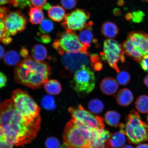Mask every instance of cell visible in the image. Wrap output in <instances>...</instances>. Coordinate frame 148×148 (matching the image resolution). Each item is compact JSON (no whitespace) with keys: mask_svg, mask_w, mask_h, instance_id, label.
I'll return each mask as SVG.
<instances>
[{"mask_svg":"<svg viewBox=\"0 0 148 148\" xmlns=\"http://www.w3.org/2000/svg\"><path fill=\"white\" fill-rule=\"evenodd\" d=\"M140 65L144 71L148 72V55L145 56L140 62Z\"/></svg>","mask_w":148,"mask_h":148,"instance_id":"8d00e7d4","label":"cell"},{"mask_svg":"<svg viewBox=\"0 0 148 148\" xmlns=\"http://www.w3.org/2000/svg\"><path fill=\"white\" fill-rule=\"evenodd\" d=\"M12 98L16 110L24 118L32 123H41L40 107L27 92L15 90Z\"/></svg>","mask_w":148,"mask_h":148,"instance_id":"5b68a950","label":"cell"},{"mask_svg":"<svg viewBox=\"0 0 148 148\" xmlns=\"http://www.w3.org/2000/svg\"><path fill=\"white\" fill-rule=\"evenodd\" d=\"M121 1H118V4L119 5H123V1L121 2Z\"/></svg>","mask_w":148,"mask_h":148,"instance_id":"db71d44e","label":"cell"},{"mask_svg":"<svg viewBox=\"0 0 148 148\" xmlns=\"http://www.w3.org/2000/svg\"><path fill=\"white\" fill-rule=\"evenodd\" d=\"M95 75L90 68L83 66L75 72L70 83V86L76 92L79 97H86L95 87Z\"/></svg>","mask_w":148,"mask_h":148,"instance_id":"ba28073f","label":"cell"},{"mask_svg":"<svg viewBox=\"0 0 148 148\" xmlns=\"http://www.w3.org/2000/svg\"><path fill=\"white\" fill-rule=\"evenodd\" d=\"M51 5L49 3H47L46 4L44 5L43 9L45 10H49V9L51 7Z\"/></svg>","mask_w":148,"mask_h":148,"instance_id":"c3c4849f","label":"cell"},{"mask_svg":"<svg viewBox=\"0 0 148 148\" xmlns=\"http://www.w3.org/2000/svg\"><path fill=\"white\" fill-rule=\"evenodd\" d=\"M7 83V77L3 73L0 72V89L6 86Z\"/></svg>","mask_w":148,"mask_h":148,"instance_id":"74e56055","label":"cell"},{"mask_svg":"<svg viewBox=\"0 0 148 148\" xmlns=\"http://www.w3.org/2000/svg\"><path fill=\"white\" fill-rule=\"evenodd\" d=\"M61 3L64 8L71 9L76 5L77 0H61Z\"/></svg>","mask_w":148,"mask_h":148,"instance_id":"e575fe53","label":"cell"},{"mask_svg":"<svg viewBox=\"0 0 148 148\" xmlns=\"http://www.w3.org/2000/svg\"><path fill=\"white\" fill-rule=\"evenodd\" d=\"M92 22H89V25L87 27L80 31L78 37L82 43L88 47H90L92 42H96L97 40L94 38L93 34L92 32Z\"/></svg>","mask_w":148,"mask_h":148,"instance_id":"9a60e30c","label":"cell"},{"mask_svg":"<svg viewBox=\"0 0 148 148\" xmlns=\"http://www.w3.org/2000/svg\"><path fill=\"white\" fill-rule=\"evenodd\" d=\"M101 32L105 37L108 38H114L119 33V30L115 24L111 22H106L102 26Z\"/></svg>","mask_w":148,"mask_h":148,"instance_id":"d6986e66","label":"cell"},{"mask_svg":"<svg viewBox=\"0 0 148 148\" xmlns=\"http://www.w3.org/2000/svg\"><path fill=\"white\" fill-rule=\"evenodd\" d=\"M3 60L4 63L7 66H16L19 63L20 57L17 52L14 50H9L5 53Z\"/></svg>","mask_w":148,"mask_h":148,"instance_id":"603a6c76","label":"cell"},{"mask_svg":"<svg viewBox=\"0 0 148 148\" xmlns=\"http://www.w3.org/2000/svg\"><path fill=\"white\" fill-rule=\"evenodd\" d=\"M45 145L46 148H60V143L58 138L51 137L46 140Z\"/></svg>","mask_w":148,"mask_h":148,"instance_id":"4dcf8cb0","label":"cell"},{"mask_svg":"<svg viewBox=\"0 0 148 148\" xmlns=\"http://www.w3.org/2000/svg\"><path fill=\"white\" fill-rule=\"evenodd\" d=\"M48 14L49 18L53 21L60 22L65 16V11L60 5H54L48 10Z\"/></svg>","mask_w":148,"mask_h":148,"instance_id":"e0dca14e","label":"cell"},{"mask_svg":"<svg viewBox=\"0 0 148 148\" xmlns=\"http://www.w3.org/2000/svg\"><path fill=\"white\" fill-rule=\"evenodd\" d=\"M88 107L90 112L92 114H98L103 112L104 107L102 102L99 99H94L89 102Z\"/></svg>","mask_w":148,"mask_h":148,"instance_id":"484cf974","label":"cell"},{"mask_svg":"<svg viewBox=\"0 0 148 148\" xmlns=\"http://www.w3.org/2000/svg\"><path fill=\"white\" fill-rule=\"evenodd\" d=\"M14 146L9 140L4 129L0 125V148H13Z\"/></svg>","mask_w":148,"mask_h":148,"instance_id":"83f0119b","label":"cell"},{"mask_svg":"<svg viewBox=\"0 0 148 148\" xmlns=\"http://www.w3.org/2000/svg\"><path fill=\"white\" fill-rule=\"evenodd\" d=\"M12 0H0V5H3L7 3H12Z\"/></svg>","mask_w":148,"mask_h":148,"instance_id":"bcb514c9","label":"cell"},{"mask_svg":"<svg viewBox=\"0 0 148 148\" xmlns=\"http://www.w3.org/2000/svg\"><path fill=\"white\" fill-rule=\"evenodd\" d=\"M116 100L118 104L126 107L130 105L134 100V95L130 90L126 88L120 90L116 95Z\"/></svg>","mask_w":148,"mask_h":148,"instance_id":"2e32d148","label":"cell"},{"mask_svg":"<svg viewBox=\"0 0 148 148\" xmlns=\"http://www.w3.org/2000/svg\"><path fill=\"white\" fill-rule=\"evenodd\" d=\"M6 30L5 29L4 21L3 18L0 17V42L3 38V34Z\"/></svg>","mask_w":148,"mask_h":148,"instance_id":"ab89813d","label":"cell"},{"mask_svg":"<svg viewBox=\"0 0 148 148\" xmlns=\"http://www.w3.org/2000/svg\"><path fill=\"white\" fill-rule=\"evenodd\" d=\"M44 88L46 92L51 95H58L62 90L60 83L56 79L46 81L44 83Z\"/></svg>","mask_w":148,"mask_h":148,"instance_id":"ffe728a7","label":"cell"},{"mask_svg":"<svg viewBox=\"0 0 148 148\" xmlns=\"http://www.w3.org/2000/svg\"><path fill=\"white\" fill-rule=\"evenodd\" d=\"M31 1L34 6L40 9H43L44 5L47 3V0H31Z\"/></svg>","mask_w":148,"mask_h":148,"instance_id":"d590c367","label":"cell"},{"mask_svg":"<svg viewBox=\"0 0 148 148\" xmlns=\"http://www.w3.org/2000/svg\"><path fill=\"white\" fill-rule=\"evenodd\" d=\"M136 148H148V144H141L137 146Z\"/></svg>","mask_w":148,"mask_h":148,"instance_id":"7dc6e473","label":"cell"},{"mask_svg":"<svg viewBox=\"0 0 148 148\" xmlns=\"http://www.w3.org/2000/svg\"><path fill=\"white\" fill-rule=\"evenodd\" d=\"M119 127L129 143L137 144L148 140V125L142 121L136 111H131L125 124L120 123Z\"/></svg>","mask_w":148,"mask_h":148,"instance_id":"277c9868","label":"cell"},{"mask_svg":"<svg viewBox=\"0 0 148 148\" xmlns=\"http://www.w3.org/2000/svg\"><path fill=\"white\" fill-rule=\"evenodd\" d=\"M121 115L116 111H109L105 114L104 119L107 125L111 127H118L120 124Z\"/></svg>","mask_w":148,"mask_h":148,"instance_id":"44dd1931","label":"cell"},{"mask_svg":"<svg viewBox=\"0 0 148 148\" xmlns=\"http://www.w3.org/2000/svg\"><path fill=\"white\" fill-rule=\"evenodd\" d=\"M116 81L119 84L125 86L128 83L130 79V76L127 72L122 71L118 73L116 77Z\"/></svg>","mask_w":148,"mask_h":148,"instance_id":"f546056e","label":"cell"},{"mask_svg":"<svg viewBox=\"0 0 148 148\" xmlns=\"http://www.w3.org/2000/svg\"><path fill=\"white\" fill-rule=\"evenodd\" d=\"M29 51L26 47H22L20 51V55L23 58L25 59L27 58L29 55Z\"/></svg>","mask_w":148,"mask_h":148,"instance_id":"60d3db41","label":"cell"},{"mask_svg":"<svg viewBox=\"0 0 148 148\" xmlns=\"http://www.w3.org/2000/svg\"><path fill=\"white\" fill-rule=\"evenodd\" d=\"M40 123H32L24 118L12 99L0 103V125L14 145L20 147L32 142L40 130Z\"/></svg>","mask_w":148,"mask_h":148,"instance_id":"6da1fadb","label":"cell"},{"mask_svg":"<svg viewBox=\"0 0 148 148\" xmlns=\"http://www.w3.org/2000/svg\"><path fill=\"white\" fill-rule=\"evenodd\" d=\"M112 134L105 128H92L72 118L66 123L63 135L68 148H113Z\"/></svg>","mask_w":148,"mask_h":148,"instance_id":"7a4b0ae2","label":"cell"},{"mask_svg":"<svg viewBox=\"0 0 148 148\" xmlns=\"http://www.w3.org/2000/svg\"><path fill=\"white\" fill-rule=\"evenodd\" d=\"M9 12V9L8 7L5 6L0 7V17L3 20Z\"/></svg>","mask_w":148,"mask_h":148,"instance_id":"f35d334b","label":"cell"},{"mask_svg":"<svg viewBox=\"0 0 148 148\" xmlns=\"http://www.w3.org/2000/svg\"><path fill=\"white\" fill-rule=\"evenodd\" d=\"M119 84L112 77H106L101 83L100 88L101 91L106 95H113L117 92Z\"/></svg>","mask_w":148,"mask_h":148,"instance_id":"5bb4252c","label":"cell"},{"mask_svg":"<svg viewBox=\"0 0 148 148\" xmlns=\"http://www.w3.org/2000/svg\"><path fill=\"white\" fill-rule=\"evenodd\" d=\"M36 39L37 41L45 44L49 43L51 40V37L49 35L43 34L41 32L37 33Z\"/></svg>","mask_w":148,"mask_h":148,"instance_id":"d6a6232c","label":"cell"},{"mask_svg":"<svg viewBox=\"0 0 148 148\" xmlns=\"http://www.w3.org/2000/svg\"><path fill=\"white\" fill-rule=\"evenodd\" d=\"M99 55L94 54L90 56V60L92 63V66L95 64L96 63L99 62Z\"/></svg>","mask_w":148,"mask_h":148,"instance_id":"b9f144b4","label":"cell"},{"mask_svg":"<svg viewBox=\"0 0 148 148\" xmlns=\"http://www.w3.org/2000/svg\"><path fill=\"white\" fill-rule=\"evenodd\" d=\"M0 103H1V98H0Z\"/></svg>","mask_w":148,"mask_h":148,"instance_id":"11a10c76","label":"cell"},{"mask_svg":"<svg viewBox=\"0 0 148 148\" xmlns=\"http://www.w3.org/2000/svg\"><path fill=\"white\" fill-rule=\"evenodd\" d=\"M126 136L121 131L112 134L110 139L111 145L113 148H122L124 146L127 140Z\"/></svg>","mask_w":148,"mask_h":148,"instance_id":"ac0fdd59","label":"cell"},{"mask_svg":"<svg viewBox=\"0 0 148 148\" xmlns=\"http://www.w3.org/2000/svg\"><path fill=\"white\" fill-rule=\"evenodd\" d=\"M54 25L50 20L45 18L40 23L39 29L40 32L42 34H47L52 31Z\"/></svg>","mask_w":148,"mask_h":148,"instance_id":"f1b7e54d","label":"cell"},{"mask_svg":"<svg viewBox=\"0 0 148 148\" xmlns=\"http://www.w3.org/2000/svg\"><path fill=\"white\" fill-rule=\"evenodd\" d=\"M122 47L126 54L140 62L148 55V36L140 32L130 33Z\"/></svg>","mask_w":148,"mask_h":148,"instance_id":"8992f818","label":"cell"},{"mask_svg":"<svg viewBox=\"0 0 148 148\" xmlns=\"http://www.w3.org/2000/svg\"><path fill=\"white\" fill-rule=\"evenodd\" d=\"M101 60L106 61L109 65L118 73L120 70L118 65L119 62H124L125 56L123 47L116 40L112 39L105 40L103 51L101 53Z\"/></svg>","mask_w":148,"mask_h":148,"instance_id":"9c48e42d","label":"cell"},{"mask_svg":"<svg viewBox=\"0 0 148 148\" xmlns=\"http://www.w3.org/2000/svg\"><path fill=\"white\" fill-rule=\"evenodd\" d=\"M57 36L59 38L55 40L53 46L60 55L78 53L89 54L87 51L88 47L80 42L75 32L66 31L58 33Z\"/></svg>","mask_w":148,"mask_h":148,"instance_id":"52a82bcc","label":"cell"},{"mask_svg":"<svg viewBox=\"0 0 148 148\" xmlns=\"http://www.w3.org/2000/svg\"><path fill=\"white\" fill-rule=\"evenodd\" d=\"M114 14H115L116 15H118V14H120V11L118 9H115L114 10Z\"/></svg>","mask_w":148,"mask_h":148,"instance_id":"816d5d0a","label":"cell"},{"mask_svg":"<svg viewBox=\"0 0 148 148\" xmlns=\"http://www.w3.org/2000/svg\"><path fill=\"white\" fill-rule=\"evenodd\" d=\"M92 66H93L94 69L96 71H99L101 70L103 67V64L101 62H98L96 63Z\"/></svg>","mask_w":148,"mask_h":148,"instance_id":"ee69618b","label":"cell"},{"mask_svg":"<svg viewBox=\"0 0 148 148\" xmlns=\"http://www.w3.org/2000/svg\"><path fill=\"white\" fill-rule=\"evenodd\" d=\"M3 21L5 29L11 36H15L18 33L25 30L26 28V18L23 13L19 10L9 12Z\"/></svg>","mask_w":148,"mask_h":148,"instance_id":"7c38bea8","label":"cell"},{"mask_svg":"<svg viewBox=\"0 0 148 148\" xmlns=\"http://www.w3.org/2000/svg\"><path fill=\"white\" fill-rule=\"evenodd\" d=\"M122 148H134L132 147V146L130 145H127L124 146V147Z\"/></svg>","mask_w":148,"mask_h":148,"instance_id":"f5cc1de1","label":"cell"},{"mask_svg":"<svg viewBox=\"0 0 148 148\" xmlns=\"http://www.w3.org/2000/svg\"><path fill=\"white\" fill-rule=\"evenodd\" d=\"M62 62L66 69L75 73L84 65L90 63L88 56L89 54L82 53H65L62 55Z\"/></svg>","mask_w":148,"mask_h":148,"instance_id":"4fadbf2b","label":"cell"},{"mask_svg":"<svg viewBox=\"0 0 148 148\" xmlns=\"http://www.w3.org/2000/svg\"><path fill=\"white\" fill-rule=\"evenodd\" d=\"M29 21L33 25H38L41 22L44 15L41 9L36 7H30L29 11Z\"/></svg>","mask_w":148,"mask_h":148,"instance_id":"cb8c5ba5","label":"cell"},{"mask_svg":"<svg viewBox=\"0 0 148 148\" xmlns=\"http://www.w3.org/2000/svg\"><path fill=\"white\" fill-rule=\"evenodd\" d=\"M144 83L145 85L146 86H147L148 87V75L146 76L145 78L144 79Z\"/></svg>","mask_w":148,"mask_h":148,"instance_id":"681fc988","label":"cell"},{"mask_svg":"<svg viewBox=\"0 0 148 148\" xmlns=\"http://www.w3.org/2000/svg\"><path fill=\"white\" fill-rule=\"evenodd\" d=\"M5 55V50L2 46L0 45V60H1Z\"/></svg>","mask_w":148,"mask_h":148,"instance_id":"f6af8a7d","label":"cell"},{"mask_svg":"<svg viewBox=\"0 0 148 148\" xmlns=\"http://www.w3.org/2000/svg\"><path fill=\"white\" fill-rule=\"evenodd\" d=\"M132 14V20L134 23H139L141 22L143 19L145 14L141 11H135Z\"/></svg>","mask_w":148,"mask_h":148,"instance_id":"836d02e7","label":"cell"},{"mask_svg":"<svg viewBox=\"0 0 148 148\" xmlns=\"http://www.w3.org/2000/svg\"><path fill=\"white\" fill-rule=\"evenodd\" d=\"M126 18L127 20H130L132 19V14L129 13L127 14L126 16Z\"/></svg>","mask_w":148,"mask_h":148,"instance_id":"f907efd6","label":"cell"},{"mask_svg":"<svg viewBox=\"0 0 148 148\" xmlns=\"http://www.w3.org/2000/svg\"><path fill=\"white\" fill-rule=\"evenodd\" d=\"M1 41L5 45H8V44H10L12 42V39L11 37L9 36L3 38Z\"/></svg>","mask_w":148,"mask_h":148,"instance_id":"7bdbcfd3","label":"cell"},{"mask_svg":"<svg viewBox=\"0 0 148 148\" xmlns=\"http://www.w3.org/2000/svg\"><path fill=\"white\" fill-rule=\"evenodd\" d=\"M32 58L38 61L45 60L47 56V51L46 48L40 44H36L33 46L31 50Z\"/></svg>","mask_w":148,"mask_h":148,"instance_id":"7402d4cb","label":"cell"},{"mask_svg":"<svg viewBox=\"0 0 148 148\" xmlns=\"http://www.w3.org/2000/svg\"><path fill=\"white\" fill-rule=\"evenodd\" d=\"M41 105L42 108L45 110L52 111L56 108L54 97L51 95H46L42 98Z\"/></svg>","mask_w":148,"mask_h":148,"instance_id":"4316f807","label":"cell"},{"mask_svg":"<svg viewBox=\"0 0 148 148\" xmlns=\"http://www.w3.org/2000/svg\"><path fill=\"white\" fill-rule=\"evenodd\" d=\"M135 106L138 112L142 114L148 113V96L143 95L140 96L135 103Z\"/></svg>","mask_w":148,"mask_h":148,"instance_id":"d4e9b609","label":"cell"},{"mask_svg":"<svg viewBox=\"0 0 148 148\" xmlns=\"http://www.w3.org/2000/svg\"><path fill=\"white\" fill-rule=\"evenodd\" d=\"M11 4L14 7L21 9L31 7L30 0H12Z\"/></svg>","mask_w":148,"mask_h":148,"instance_id":"1f68e13d","label":"cell"},{"mask_svg":"<svg viewBox=\"0 0 148 148\" xmlns=\"http://www.w3.org/2000/svg\"><path fill=\"white\" fill-rule=\"evenodd\" d=\"M90 16L88 12L83 9H77L66 14L62 25L66 31H81L89 25V23H88L87 22Z\"/></svg>","mask_w":148,"mask_h":148,"instance_id":"8fae6325","label":"cell"},{"mask_svg":"<svg viewBox=\"0 0 148 148\" xmlns=\"http://www.w3.org/2000/svg\"><path fill=\"white\" fill-rule=\"evenodd\" d=\"M68 110L72 118L87 126L92 128H105L104 119L85 110L81 105L75 108L70 107Z\"/></svg>","mask_w":148,"mask_h":148,"instance_id":"30bf717a","label":"cell"},{"mask_svg":"<svg viewBox=\"0 0 148 148\" xmlns=\"http://www.w3.org/2000/svg\"><path fill=\"white\" fill-rule=\"evenodd\" d=\"M51 72V66L47 62L28 57L15 67L14 80L18 84L37 89L42 87Z\"/></svg>","mask_w":148,"mask_h":148,"instance_id":"3957f363","label":"cell"}]
</instances>
